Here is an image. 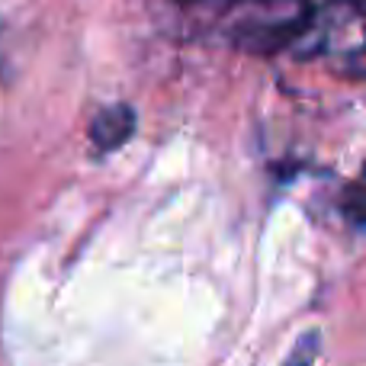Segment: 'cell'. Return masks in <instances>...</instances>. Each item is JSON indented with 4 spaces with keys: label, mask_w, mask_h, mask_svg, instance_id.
<instances>
[{
    "label": "cell",
    "mask_w": 366,
    "mask_h": 366,
    "mask_svg": "<svg viewBox=\"0 0 366 366\" xmlns=\"http://www.w3.org/2000/svg\"><path fill=\"white\" fill-rule=\"evenodd\" d=\"M318 357V335L315 331H309V335H302L296 341V347H292V354L286 357L283 366H312Z\"/></svg>",
    "instance_id": "3"
},
{
    "label": "cell",
    "mask_w": 366,
    "mask_h": 366,
    "mask_svg": "<svg viewBox=\"0 0 366 366\" xmlns=\"http://www.w3.org/2000/svg\"><path fill=\"white\" fill-rule=\"evenodd\" d=\"M135 132V109L126 103H113V107L100 109L90 122V142L97 152H116L126 145L129 135Z\"/></svg>",
    "instance_id": "1"
},
{
    "label": "cell",
    "mask_w": 366,
    "mask_h": 366,
    "mask_svg": "<svg viewBox=\"0 0 366 366\" xmlns=\"http://www.w3.org/2000/svg\"><path fill=\"white\" fill-rule=\"evenodd\" d=\"M341 212L347 215L354 225H366V167L360 171V177H357L347 189H344Z\"/></svg>",
    "instance_id": "2"
}]
</instances>
